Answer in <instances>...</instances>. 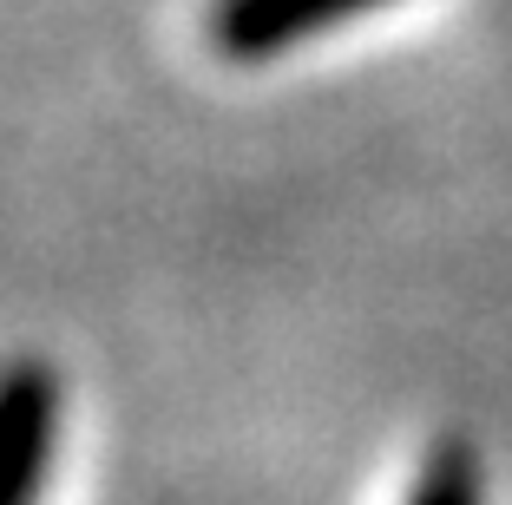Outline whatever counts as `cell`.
I'll return each instance as SVG.
<instances>
[{
    "instance_id": "1",
    "label": "cell",
    "mask_w": 512,
    "mask_h": 505,
    "mask_svg": "<svg viewBox=\"0 0 512 505\" xmlns=\"http://www.w3.org/2000/svg\"><path fill=\"white\" fill-rule=\"evenodd\" d=\"M375 7H394V0H211L204 33L224 60L256 66V60H283V53L309 46L316 33L348 27Z\"/></svg>"
},
{
    "instance_id": "3",
    "label": "cell",
    "mask_w": 512,
    "mask_h": 505,
    "mask_svg": "<svg viewBox=\"0 0 512 505\" xmlns=\"http://www.w3.org/2000/svg\"><path fill=\"white\" fill-rule=\"evenodd\" d=\"M407 505H486V466L467 440H440L421 460L414 486H407Z\"/></svg>"
},
{
    "instance_id": "2",
    "label": "cell",
    "mask_w": 512,
    "mask_h": 505,
    "mask_svg": "<svg viewBox=\"0 0 512 505\" xmlns=\"http://www.w3.org/2000/svg\"><path fill=\"white\" fill-rule=\"evenodd\" d=\"M60 440V381L46 361L0 368V505L40 499L46 460Z\"/></svg>"
}]
</instances>
